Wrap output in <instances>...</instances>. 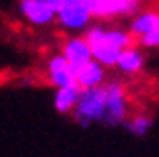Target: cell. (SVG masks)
I'll return each mask as SVG.
<instances>
[{
  "label": "cell",
  "instance_id": "obj_1",
  "mask_svg": "<svg viewBox=\"0 0 159 157\" xmlns=\"http://www.w3.org/2000/svg\"><path fill=\"white\" fill-rule=\"evenodd\" d=\"M104 110H106V102H104L102 85L91 87V89H82L80 91V96H78L74 117L82 125L87 127L91 121H102Z\"/></svg>",
  "mask_w": 159,
  "mask_h": 157
},
{
  "label": "cell",
  "instance_id": "obj_2",
  "mask_svg": "<svg viewBox=\"0 0 159 157\" xmlns=\"http://www.w3.org/2000/svg\"><path fill=\"white\" fill-rule=\"evenodd\" d=\"M102 91H104V102H106L102 121L106 125L123 123L127 119V114H129L123 85L119 82H108V83H102Z\"/></svg>",
  "mask_w": 159,
  "mask_h": 157
},
{
  "label": "cell",
  "instance_id": "obj_3",
  "mask_svg": "<svg viewBox=\"0 0 159 157\" xmlns=\"http://www.w3.org/2000/svg\"><path fill=\"white\" fill-rule=\"evenodd\" d=\"M91 17H121L133 15L140 8V0H85Z\"/></svg>",
  "mask_w": 159,
  "mask_h": 157
},
{
  "label": "cell",
  "instance_id": "obj_4",
  "mask_svg": "<svg viewBox=\"0 0 159 157\" xmlns=\"http://www.w3.org/2000/svg\"><path fill=\"white\" fill-rule=\"evenodd\" d=\"M57 15H59V21L66 29H84L91 19L85 0H76L72 4H66L65 8L57 11Z\"/></svg>",
  "mask_w": 159,
  "mask_h": 157
},
{
  "label": "cell",
  "instance_id": "obj_5",
  "mask_svg": "<svg viewBox=\"0 0 159 157\" xmlns=\"http://www.w3.org/2000/svg\"><path fill=\"white\" fill-rule=\"evenodd\" d=\"M49 80L59 89H74V87H78L74 68L65 61L63 55H57L49 61Z\"/></svg>",
  "mask_w": 159,
  "mask_h": 157
},
{
  "label": "cell",
  "instance_id": "obj_6",
  "mask_svg": "<svg viewBox=\"0 0 159 157\" xmlns=\"http://www.w3.org/2000/svg\"><path fill=\"white\" fill-rule=\"evenodd\" d=\"M76 74V83L80 87V91L82 89H91V87H98L104 83V68L98 65L97 61H91L78 66L74 70Z\"/></svg>",
  "mask_w": 159,
  "mask_h": 157
},
{
  "label": "cell",
  "instance_id": "obj_7",
  "mask_svg": "<svg viewBox=\"0 0 159 157\" xmlns=\"http://www.w3.org/2000/svg\"><path fill=\"white\" fill-rule=\"evenodd\" d=\"M63 57L74 70L78 66L89 63L93 59L91 49H89V46H87V42L84 38H72V40H68L65 44V47H63Z\"/></svg>",
  "mask_w": 159,
  "mask_h": 157
},
{
  "label": "cell",
  "instance_id": "obj_8",
  "mask_svg": "<svg viewBox=\"0 0 159 157\" xmlns=\"http://www.w3.org/2000/svg\"><path fill=\"white\" fill-rule=\"evenodd\" d=\"M21 11L29 21L36 25H46L53 19V10L46 0H21Z\"/></svg>",
  "mask_w": 159,
  "mask_h": 157
},
{
  "label": "cell",
  "instance_id": "obj_9",
  "mask_svg": "<svg viewBox=\"0 0 159 157\" xmlns=\"http://www.w3.org/2000/svg\"><path fill=\"white\" fill-rule=\"evenodd\" d=\"M159 29V13L157 11H142L134 17V21L131 23V36L134 40L150 34L152 30Z\"/></svg>",
  "mask_w": 159,
  "mask_h": 157
},
{
  "label": "cell",
  "instance_id": "obj_10",
  "mask_svg": "<svg viewBox=\"0 0 159 157\" xmlns=\"http://www.w3.org/2000/svg\"><path fill=\"white\" fill-rule=\"evenodd\" d=\"M142 65H144V57L142 53L138 51L136 47H129V49H123L119 53V59H117V68L125 72V74H136L142 70Z\"/></svg>",
  "mask_w": 159,
  "mask_h": 157
},
{
  "label": "cell",
  "instance_id": "obj_11",
  "mask_svg": "<svg viewBox=\"0 0 159 157\" xmlns=\"http://www.w3.org/2000/svg\"><path fill=\"white\" fill-rule=\"evenodd\" d=\"M78 96H80V89L78 87H74V89H59L55 93V108L61 114L70 112L78 104Z\"/></svg>",
  "mask_w": 159,
  "mask_h": 157
},
{
  "label": "cell",
  "instance_id": "obj_12",
  "mask_svg": "<svg viewBox=\"0 0 159 157\" xmlns=\"http://www.w3.org/2000/svg\"><path fill=\"white\" fill-rule=\"evenodd\" d=\"M150 127H152V119H150L148 115H142V114H138V115L131 117L129 123H127V129H129L131 132L138 134V136L146 134V132L150 131Z\"/></svg>",
  "mask_w": 159,
  "mask_h": 157
},
{
  "label": "cell",
  "instance_id": "obj_13",
  "mask_svg": "<svg viewBox=\"0 0 159 157\" xmlns=\"http://www.w3.org/2000/svg\"><path fill=\"white\" fill-rule=\"evenodd\" d=\"M136 42L140 46H144V47H159V29L152 30L150 34H146L142 38H138Z\"/></svg>",
  "mask_w": 159,
  "mask_h": 157
},
{
  "label": "cell",
  "instance_id": "obj_14",
  "mask_svg": "<svg viewBox=\"0 0 159 157\" xmlns=\"http://www.w3.org/2000/svg\"><path fill=\"white\" fill-rule=\"evenodd\" d=\"M46 2L49 4V8L53 10V13H57L61 8H65L66 4H72V2H76V0H46Z\"/></svg>",
  "mask_w": 159,
  "mask_h": 157
}]
</instances>
